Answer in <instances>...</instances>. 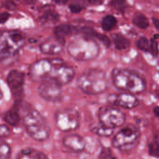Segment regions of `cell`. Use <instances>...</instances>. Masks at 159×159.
Here are the masks:
<instances>
[{
  "label": "cell",
  "instance_id": "1",
  "mask_svg": "<svg viewBox=\"0 0 159 159\" xmlns=\"http://www.w3.org/2000/svg\"><path fill=\"white\" fill-rule=\"evenodd\" d=\"M33 82L40 83L44 80H53L62 86L68 84L75 77L72 66L59 58H42L34 62L28 70Z\"/></svg>",
  "mask_w": 159,
  "mask_h": 159
},
{
  "label": "cell",
  "instance_id": "2",
  "mask_svg": "<svg viewBox=\"0 0 159 159\" xmlns=\"http://www.w3.org/2000/svg\"><path fill=\"white\" fill-rule=\"evenodd\" d=\"M23 102H20L21 108L24 109L22 122L27 135L36 141H46L51 135V127L44 116L35 108L26 104L23 107Z\"/></svg>",
  "mask_w": 159,
  "mask_h": 159
},
{
  "label": "cell",
  "instance_id": "3",
  "mask_svg": "<svg viewBox=\"0 0 159 159\" xmlns=\"http://www.w3.org/2000/svg\"><path fill=\"white\" fill-rule=\"evenodd\" d=\"M66 50L69 56L79 62L92 61L99 54V46L97 39L85 35H79L72 39L68 42Z\"/></svg>",
  "mask_w": 159,
  "mask_h": 159
},
{
  "label": "cell",
  "instance_id": "4",
  "mask_svg": "<svg viewBox=\"0 0 159 159\" xmlns=\"http://www.w3.org/2000/svg\"><path fill=\"white\" fill-rule=\"evenodd\" d=\"M77 86L83 93L90 96L104 93L109 87V81L105 71L91 68L84 71L77 79Z\"/></svg>",
  "mask_w": 159,
  "mask_h": 159
},
{
  "label": "cell",
  "instance_id": "5",
  "mask_svg": "<svg viewBox=\"0 0 159 159\" xmlns=\"http://www.w3.org/2000/svg\"><path fill=\"white\" fill-rule=\"evenodd\" d=\"M113 85L131 94H139L146 90V83L136 72L127 68H114L111 72Z\"/></svg>",
  "mask_w": 159,
  "mask_h": 159
},
{
  "label": "cell",
  "instance_id": "6",
  "mask_svg": "<svg viewBox=\"0 0 159 159\" xmlns=\"http://www.w3.org/2000/svg\"><path fill=\"white\" fill-rule=\"evenodd\" d=\"M25 43V35L17 30L0 31V62L16 57Z\"/></svg>",
  "mask_w": 159,
  "mask_h": 159
},
{
  "label": "cell",
  "instance_id": "7",
  "mask_svg": "<svg viewBox=\"0 0 159 159\" xmlns=\"http://www.w3.org/2000/svg\"><path fill=\"white\" fill-rule=\"evenodd\" d=\"M139 138L140 132L139 128L133 125H127L114 135L111 144L121 152H130L139 144Z\"/></svg>",
  "mask_w": 159,
  "mask_h": 159
},
{
  "label": "cell",
  "instance_id": "8",
  "mask_svg": "<svg viewBox=\"0 0 159 159\" xmlns=\"http://www.w3.org/2000/svg\"><path fill=\"white\" fill-rule=\"evenodd\" d=\"M54 123L62 132L76 131L81 125V117L77 110L71 108L57 110L54 113Z\"/></svg>",
  "mask_w": 159,
  "mask_h": 159
},
{
  "label": "cell",
  "instance_id": "9",
  "mask_svg": "<svg viewBox=\"0 0 159 159\" xmlns=\"http://www.w3.org/2000/svg\"><path fill=\"white\" fill-rule=\"evenodd\" d=\"M98 121L101 125L115 129L125 123V114L115 106H104L98 111Z\"/></svg>",
  "mask_w": 159,
  "mask_h": 159
},
{
  "label": "cell",
  "instance_id": "10",
  "mask_svg": "<svg viewBox=\"0 0 159 159\" xmlns=\"http://www.w3.org/2000/svg\"><path fill=\"white\" fill-rule=\"evenodd\" d=\"M38 92L41 98L51 103H60L64 98L62 85L53 80H44L40 82Z\"/></svg>",
  "mask_w": 159,
  "mask_h": 159
},
{
  "label": "cell",
  "instance_id": "11",
  "mask_svg": "<svg viewBox=\"0 0 159 159\" xmlns=\"http://www.w3.org/2000/svg\"><path fill=\"white\" fill-rule=\"evenodd\" d=\"M25 74L18 70L12 69L7 76V84L11 91V94L16 101L22 100L25 93Z\"/></svg>",
  "mask_w": 159,
  "mask_h": 159
},
{
  "label": "cell",
  "instance_id": "12",
  "mask_svg": "<svg viewBox=\"0 0 159 159\" xmlns=\"http://www.w3.org/2000/svg\"><path fill=\"white\" fill-rule=\"evenodd\" d=\"M108 102L112 106H116L127 110L134 109L139 104V100L134 96V94L127 93V92L110 95L108 97Z\"/></svg>",
  "mask_w": 159,
  "mask_h": 159
},
{
  "label": "cell",
  "instance_id": "13",
  "mask_svg": "<svg viewBox=\"0 0 159 159\" xmlns=\"http://www.w3.org/2000/svg\"><path fill=\"white\" fill-rule=\"evenodd\" d=\"M62 144L73 152L81 153L85 150L86 143L84 139L79 134H68L62 139Z\"/></svg>",
  "mask_w": 159,
  "mask_h": 159
},
{
  "label": "cell",
  "instance_id": "14",
  "mask_svg": "<svg viewBox=\"0 0 159 159\" xmlns=\"http://www.w3.org/2000/svg\"><path fill=\"white\" fill-rule=\"evenodd\" d=\"M64 42L54 37V39H48L39 45L41 52L47 55H58L64 50Z\"/></svg>",
  "mask_w": 159,
  "mask_h": 159
},
{
  "label": "cell",
  "instance_id": "15",
  "mask_svg": "<svg viewBox=\"0 0 159 159\" xmlns=\"http://www.w3.org/2000/svg\"><path fill=\"white\" fill-rule=\"evenodd\" d=\"M20 101H16V104L11 109L8 110L3 115L4 122L11 126H17L22 120V116L20 113V105H19Z\"/></svg>",
  "mask_w": 159,
  "mask_h": 159
},
{
  "label": "cell",
  "instance_id": "16",
  "mask_svg": "<svg viewBox=\"0 0 159 159\" xmlns=\"http://www.w3.org/2000/svg\"><path fill=\"white\" fill-rule=\"evenodd\" d=\"M78 27L79 26L72 25H69V24L59 25L55 26V28H54V37L65 43L66 38L73 36L75 34L77 35Z\"/></svg>",
  "mask_w": 159,
  "mask_h": 159
},
{
  "label": "cell",
  "instance_id": "17",
  "mask_svg": "<svg viewBox=\"0 0 159 159\" xmlns=\"http://www.w3.org/2000/svg\"><path fill=\"white\" fill-rule=\"evenodd\" d=\"M15 159H50V158L44 152L35 148L27 147L20 150Z\"/></svg>",
  "mask_w": 159,
  "mask_h": 159
},
{
  "label": "cell",
  "instance_id": "18",
  "mask_svg": "<svg viewBox=\"0 0 159 159\" xmlns=\"http://www.w3.org/2000/svg\"><path fill=\"white\" fill-rule=\"evenodd\" d=\"M39 22L43 24L47 23H55L59 20L58 13L54 11V8H52L48 6L47 8H44L41 16L39 17Z\"/></svg>",
  "mask_w": 159,
  "mask_h": 159
},
{
  "label": "cell",
  "instance_id": "19",
  "mask_svg": "<svg viewBox=\"0 0 159 159\" xmlns=\"http://www.w3.org/2000/svg\"><path fill=\"white\" fill-rule=\"evenodd\" d=\"M112 42L114 44V47L119 50V51H124L129 48L130 46V41L128 39L124 37L123 35L120 34H114L112 37Z\"/></svg>",
  "mask_w": 159,
  "mask_h": 159
},
{
  "label": "cell",
  "instance_id": "20",
  "mask_svg": "<svg viewBox=\"0 0 159 159\" xmlns=\"http://www.w3.org/2000/svg\"><path fill=\"white\" fill-rule=\"evenodd\" d=\"M91 131L96 134L97 136H99V137H103V138H108V137H111L113 135V132H114V129L112 128H110V127H107L103 125H101L100 123L95 126H93L91 128Z\"/></svg>",
  "mask_w": 159,
  "mask_h": 159
},
{
  "label": "cell",
  "instance_id": "21",
  "mask_svg": "<svg viewBox=\"0 0 159 159\" xmlns=\"http://www.w3.org/2000/svg\"><path fill=\"white\" fill-rule=\"evenodd\" d=\"M117 25V19L112 15H106L101 21V27L104 31H111Z\"/></svg>",
  "mask_w": 159,
  "mask_h": 159
},
{
  "label": "cell",
  "instance_id": "22",
  "mask_svg": "<svg viewBox=\"0 0 159 159\" xmlns=\"http://www.w3.org/2000/svg\"><path fill=\"white\" fill-rule=\"evenodd\" d=\"M132 23L140 29H146L149 26V20L142 13H136L132 19Z\"/></svg>",
  "mask_w": 159,
  "mask_h": 159
},
{
  "label": "cell",
  "instance_id": "23",
  "mask_svg": "<svg viewBox=\"0 0 159 159\" xmlns=\"http://www.w3.org/2000/svg\"><path fill=\"white\" fill-rule=\"evenodd\" d=\"M11 155V147L3 139H0V159H10Z\"/></svg>",
  "mask_w": 159,
  "mask_h": 159
},
{
  "label": "cell",
  "instance_id": "24",
  "mask_svg": "<svg viewBox=\"0 0 159 159\" xmlns=\"http://www.w3.org/2000/svg\"><path fill=\"white\" fill-rule=\"evenodd\" d=\"M110 6L117 11L125 12L128 8V4L126 0H111L110 2Z\"/></svg>",
  "mask_w": 159,
  "mask_h": 159
},
{
  "label": "cell",
  "instance_id": "25",
  "mask_svg": "<svg viewBox=\"0 0 159 159\" xmlns=\"http://www.w3.org/2000/svg\"><path fill=\"white\" fill-rule=\"evenodd\" d=\"M148 152L151 156L159 158V140L154 139L148 145Z\"/></svg>",
  "mask_w": 159,
  "mask_h": 159
},
{
  "label": "cell",
  "instance_id": "26",
  "mask_svg": "<svg viewBox=\"0 0 159 159\" xmlns=\"http://www.w3.org/2000/svg\"><path fill=\"white\" fill-rule=\"evenodd\" d=\"M137 48L142 52H150V41L145 37H140L137 40Z\"/></svg>",
  "mask_w": 159,
  "mask_h": 159
},
{
  "label": "cell",
  "instance_id": "27",
  "mask_svg": "<svg viewBox=\"0 0 159 159\" xmlns=\"http://www.w3.org/2000/svg\"><path fill=\"white\" fill-rule=\"evenodd\" d=\"M68 8L71 12L73 13H79L84 10V5L81 3V1H72L68 4Z\"/></svg>",
  "mask_w": 159,
  "mask_h": 159
},
{
  "label": "cell",
  "instance_id": "28",
  "mask_svg": "<svg viewBox=\"0 0 159 159\" xmlns=\"http://www.w3.org/2000/svg\"><path fill=\"white\" fill-rule=\"evenodd\" d=\"M159 39V35H154L150 42V51L152 54V56L156 57L159 53V49H158V41L157 39Z\"/></svg>",
  "mask_w": 159,
  "mask_h": 159
},
{
  "label": "cell",
  "instance_id": "29",
  "mask_svg": "<svg viewBox=\"0 0 159 159\" xmlns=\"http://www.w3.org/2000/svg\"><path fill=\"white\" fill-rule=\"evenodd\" d=\"M98 159H117L116 156L113 154L112 151L110 148L103 147Z\"/></svg>",
  "mask_w": 159,
  "mask_h": 159
},
{
  "label": "cell",
  "instance_id": "30",
  "mask_svg": "<svg viewBox=\"0 0 159 159\" xmlns=\"http://www.w3.org/2000/svg\"><path fill=\"white\" fill-rule=\"evenodd\" d=\"M11 134V129L10 125H8L7 124L0 125V139H6L10 137Z\"/></svg>",
  "mask_w": 159,
  "mask_h": 159
},
{
  "label": "cell",
  "instance_id": "31",
  "mask_svg": "<svg viewBox=\"0 0 159 159\" xmlns=\"http://www.w3.org/2000/svg\"><path fill=\"white\" fill-rule=\"evenodd\" d=\"M3 7L9 10H15L17 8V5L12 0H5L3 2Z\"/></svg>",
  "mask_w": 159,
  "mask_h": 159
},
{
  "label": "cell",
  "instance_id": "32",
  "mask_svg": "<svg viewBox=\"0 0 159 159\" xmlns=\"http://www.w3.org/2000/svg\"><path fill=\"white\" fill-rule=\"evenodd\" d=\"M10 17H11V15L8 12H2V13H0V25L6 23L10 19Z\"/></svg>",
  "mask_w": 159,
  "mask_h": 159
},
{
  "label": "cell",
  "instance_id": "33",
  "mask_svg": "<svg viewBox=\"0 0 159 159\" xmlns=\"http://www.w3.org/2000/svg\"><path fill=\"white\" fill-rule=\"evenodd\" d=\"M53 1L59 5H66V4H69L72 0H53Z\"/></svg>",
  "mask_w": 159,
  "mask_h": 159
},
{
  "label": "cell",
  "instance_id": "34",
  "mask_svg": "<svg viewBox=\"0 0 159 159\" xmlns=\"http://www.w3.org/2000/svg\"><path fill=\"white\" fill-rule=\"evenodd\" d=\"M87 1L92 5H101L103 3L102 0H87Z\"/></svg>",
  "mask_w": 159,
  "mask_h": 159
},
{
  "label": "cell",
  "instance_id": "35",
  "mask_svg": "<svg viewBox=\"0 0 159 159\" xmlns=\"http://www.w3.org/2000/svg\"><path fill=\"white\" fill-rule=\"evenodd\" d=\"M152 24L154 25V27L159 31V19L158 18H152Z\"/></svg>",
  "mask_w": 159,
  "mask_h": 159
},
{
  "label": "cell",
  "instance_id": "36",
  "mask_svg": "<svg viewBox=\"0 0 159 159\" xmlns=\"http://www.w3.org/2000/svg\"><path fill=\"white\" fill-rule=\"evenodd\" d=\"M153 113L156 117L159 118V107H154L153 108Z\"/></svg>",
  "mask_w": 159,
  "mask_h": 159
},
{
  "label": "cell",
  "instance_id": "37",
  "mask_svg": "<svg viewBox=\"0 0 159 159\" xmlns=\"http://www.w3.org/2000/svg\"><path fill=\"white\" fill-rule=\"evenodd\" d=\"M2 98H3V93H2L1 89H0V100H1V99H2Z\"/></svg>",
  "mask_w": 159,
  "mask_h": 159
}]
</instances>
